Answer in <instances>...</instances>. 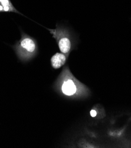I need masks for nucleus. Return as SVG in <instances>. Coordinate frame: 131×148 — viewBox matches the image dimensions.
Masks as SVG:
<instances>
[{
  "instance_id": "obj_6",
  "label": "nucleus",
  "mask_w": 131,
  "mask_h": 148,
  "mask_svg": "<svg viewBox=\"0 0 131 148\" xmlns=\"http://www.w3.org/2000/svg\"><path fill=\"white\" fill-rule=\"evenodd\" d=\"M90 114H91V116L92 117H95V116H96L97 113H96V110H95L94 109H93V110H92L91 111Z\"/></svg>"
},
{
  "instance_id": "obj_5",
  "label": "nucleus",
  "mask_w": 131,
  "mask_h": 148,
  "mask_svg": "<svg viewBox=\"0 0 131 148\" xmlns=\"http://www.w3.org/2000/svg\"><path fill=\"white\" fill-rule=\"evenodd\" d=\"M0 12H15L24 16L15 8L11 0H0Z\"/></svg>"
},
{
  "instance_id": "obj_4",
  "label": "nucleus",
  "mask_w": 131,
  "mask_h": 148,
  "mask_svg": "<svg viewBox=\"0 0 131 148\" xmlns=\"http://www.w3.org/2000/svg\"><path fill=\"white\" fill-rule=\"evenodd\" d=\"M67 56L63 53H56L51 58V65L54 69H58L62 67L66 62Z\"/></svg>"
},
{
  "instance_id": "obj_3",
  "label": "nucleus",
  "mask_w": 131,
  "mask_h": 148,
  "mask_svg": "<svg viewBox=\"0 0 131 148\" xmlns=\"http://www.w3.org/2000/svg\"><path fill=\"white\" fill-rule=\"evenodd\" d=\"M48 30L56 39L60 51L68 56L73 49V42L69 31L66 28L58 25L56 29H48Z\"/></svg>"
},
{
  "instance_id": "obj_1",
  "label": "nucleus",
  "mask_w": 131,
  "mask_h": 148,
  "mask_svg": "<svg viewBox=\"0 0 131 148\" xmlns=\"http://www.w3.org/2000/svg\"><path fill=\"white\" fill-rule=\"evenodd\" d=\"M21 37L12 47L18 58L23 62H28L38 54V44L35 38L21 30Z\"/></svg>"
},
{
  "instance_id": "obj_2",
  "label": "nucleus",
  "mask_w": 131,
  "mask_h": 148,
  "mask_svg": "<svg viewBox=\"0 0 131 148\" xmlns=\"http://www.w3.org/2000/svg\"><path fill=\"white\" fill-rule=\"evenodd\" d=\"M59 82L62 93L67 96H78L85 91V87L72 75L69 67H65Z\"/></svg>"
}]
</instances>
